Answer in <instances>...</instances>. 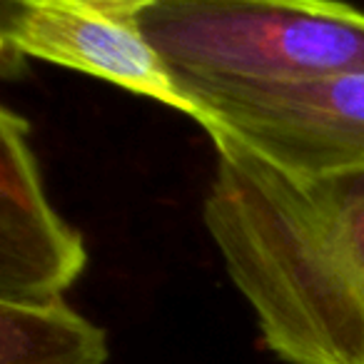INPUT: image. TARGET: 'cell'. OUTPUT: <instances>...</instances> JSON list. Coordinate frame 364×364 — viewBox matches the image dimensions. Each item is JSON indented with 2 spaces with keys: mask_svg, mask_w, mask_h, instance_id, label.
Listing matches in <instances>:
<instances>
[{
  "mask_svg": "<svg viewBox=\"0 0 364 364\" xmlns=\"http://www.w3.org/2000/svg\"><path fill=\"white\" fill-rule=\"evenodd\" d=\"M147 0H0V65L68 68L190 117V102L142 33Z\"/></svg>",
  "mask_w": 364,
  "mask_h": 364,
  "instance_id": "4",
  "label": "cell"
},
{
  "mask_svg": "<svg viewBox=\"0 0 364 364\" xmlns=\"http://www.w3.org/2000/svg\"><path fill=\"white\" fill-rule=\"evenodd\" d=\"M87 247L46 193L31 125L0 110V302H55L82 277Z\"/></svg>",
  "mask_w": 364,
  "mask_h": 364,
  "instance_id": "5",
  "label": "cell"
},
{
  "mask_svg": "<svg viewBox=\"0 0 364 364\" xmlns=\"http://www.w3.org/2000/svg\"><path fill=\"white\" fill-rule=\"evenodd\" d=\"M107 334L55 302H0V364H105Z\"/></svg>",
  "mask_w": 364,
  "mask_h": 364,
  "instance_id": "6",
  "label": "cell"
},
{
  "mask_svg": "<svg viewBox=\"0 0 364 364\" xmlns=\"http://www.w3.org/2000/svg\"><path fill=\"white\" fill-rule=\"evenodd\" d=\"M203 223L289 364H364V170L292 177L223 135Z\"/></svg>",
  "mask_w": 364,
  "mask_h": 364,
  "instance_id": "1",
  "label": "cell"
},
{
  "mask_svg": "<svg viewBox=\"0 0 364 364\" xmlns=\"http://www.w3.org/2000/svg\"><path fill=\"white\" fill-rule=\"evenodd\" d=\"M208 135L292 177L364 170V70L307 82H177Z\"/></svg>",
  "mask_w": 364,
  "mask_h": 364,
  "instance_id": "3",
  "label": "cell"
},
{
  "mask_svg": "<svg viewBox=\"0 0 364 364\" xmlns=\"http://www.w3.org/2000/svg\"><path fill=\"white\" fill-rule=\"evenodd\" d=\"M142 33L175 82H307L364 70V11L342 0H147Z\"/></svg>",
  "mask_w": 364,
  "mask_h": 364,
  "instance_id": "2",
  "label": "cell"
}]
</instances>
